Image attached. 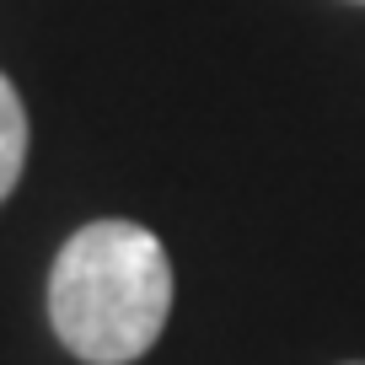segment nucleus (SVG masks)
<instances>
[{
	"mask_svg": "<svg viewBox=\"0 0 365 365\" xmlns=\"http://www.w3.org/2000/svg\"><path fill=\"white\" fill-rule=\"evenodd\" d=\"M349 365H365V360H349Z\"/></svg>",
	"mask_w": 365,
	"mask_h": 365,
	"instance_id": "3",
	"label": "nucleus"
},
{
	"mask_svg": "<svg viewBox=\"0 0 365 365\" xmlns=\"http://www.w3.org/2000/svg\"><path fill=\"white\" fill-rule=\"evenodd\" d=\"M22 167H27V108L16 86L0 76V199L22 182Z\"/></svg>",
	"mask_w": 365,
	"mask_h": 365,
	"instance_id": "2",
	"label": "nucleus"
},
{
	"mask_svg": "<svg viewBox=\"0 0 365 365\" xmlns=\"http://www.w3.org/2000/svg\"><path fill=\"white\" fill-rule=\"evenodd\" d=\"M172 312V258L135 220H91L48 269V322L86 365H135Z\"/></svg>",
	"mask_w": 365,
	"mask_h": 365,
	"instance_id": "1",
	"label": "nucleus"
}]
</instances>
